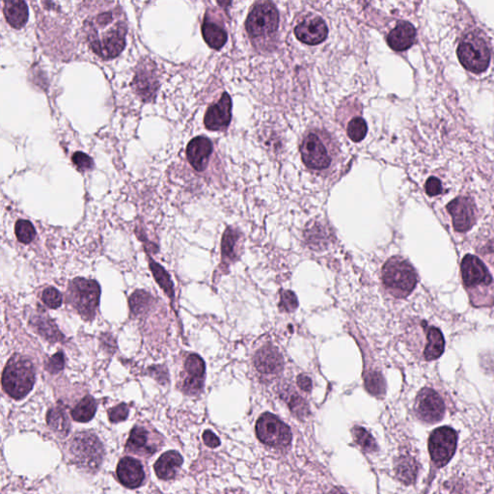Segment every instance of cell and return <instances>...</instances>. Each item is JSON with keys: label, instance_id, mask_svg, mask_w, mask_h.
<instances>
[{"label": "cell", "instance_id": "1", "mask_svg": "<svg viewBox=\"0 0 494 494\" xmlns=\"http://www.w3.org/2000/svg\"><path fill=\"white\" fill-rule=\"evenodd\" d=\"M84 30L90 48L103 59H113L125 48L128 24L118 5L89 16Z\"/></svg>", "mask_w": 494, "mask_h": 494}, {"label": "cell", "instance_id": "2", "mask_svg": "<svg viewBox=\"0 0 494 494\" xmlns=\"http://www.w3.org/2000/svg\"><path fill=\"white\" fill-rule=\"evenodd\" d=\"M35 368L28 357L12 355L2 374V388L15 400L26 398L35 384Z\"/></svg>", "mask_w": 494, "mask_h": 494}, {"label": "cell", "instance_id": "3", "mask_svg": "<svg viewBox=\"0 0 494 494\" xmlns=\"http://www.w3.org/2000/svg\"><path fill=\"white\" fill-rule=\"evenodd\" d=\"M383 282L392 296L403 298L415 289L417 274L406 260L398 256L392 257L383 267Z\"/></svg>", "mask_w": 494, "mask_h": 494}, {"label": "cell", "instance_id": "4", "mask_svg": "<svg viewBox=\"0 0 494 494\" xmlns=\"http://www.w3.org/2000/svg\"><path fill=\"white\" fill-rule=\"evenodd\" d=\"M101 287L95 280L77 277L70 282L67 289V303L84 321H92L99 307Z\"/></svg>", "mask_w": 494, "mask_h": 494}, {"label": "cell", "instance_id": "5", "mask_svg": "<svg viewBox=\"0 0 494 494\" xmlns=\"http://www.w3.org/2000/svg\"><path fill=\"white\" fill-rule=\"evenodd\" d=\"M70 450L75 464L85 471H98L103 462V444L91 433L82 432L75 435L70 442Z\"/></svg>", "mask_w": 494, "mask_h": 494}, {"label": "cell", "instance_id": "6", "mask_svg": "<svg viewBox=\"0 0 494 494\" xmlns=\"http://www.w3.org/2000/svg\"><path fill=\"white\" fill-rule=\"evenodd\" d=\"M457 57L466 70L479 74L490 66V48L478 33H469L459 43Z\"/></svg>", "mask_w": 494, "mask_h": 494}, {"label": "cell", "instance_id": "7", "mask_svg": "<svg viewBox=\"0 0 494 494\" xmlns=\"http://www.w3.org/2000/svg\"><path fill=\"white\" fill-rule=\"evenodd\" d=\"M462 278L464 287L472 298L486 294V291L493 289V277L485 264L474 255L467 254L461 265Z\"/></svg>", "mask_w": 494, "mask_h": 494}, {"label": "cell", "instance_id": "8", "mask_svg": "<svg viewBox=\"0 0 494 494\" xmlns=\"http://www.w3.org/2000/svg\"><path fill=\"white\" fill-rule=\"evenodd\" d=\"M164 444V437L150 426L135 425L126 443V452L142 457H151Z\"/></svg>", "mask_w": 494, "mask_h": 494}, {"label": "cell", "instance_id": "9", "mask_svg": "<svg viewBox=\"0 0 494 494\" xmlns=\"http://www.w3.org/2000/svg\"><path fill=\"white\" fill-rule=\"evenodd\" d=\"M279 15L276 7L271 2L257 4L247 19L245 28L253 38L271 35L277 30Z\"/></svg>", "mask_w": 494, "mask_h": 494}, {"label": "cell", "instance_id": "10", "mask_svg": "<svg viewBox=\"0 0 494 494\" xmlns=\"http://www.w3.org/2000/svg\"><path fill=\"white\" fill-rule=\"evenodd\" d=\"M258 439L264 444L275 448L288 446L292 440L291 429L272 413H264L257 421Z\"/></svg>", "mask_w": 494, "mask_h": 494}, {"label": "cell", "instance_id": "11", "mask_svg": "<svg viewBox=\"0 0 494 494\" xmlns=\"http://www.w3.org/2000/svg\"><path fill=\"white\" fill-rule=\"evenodd\" d=\"M457 444V434L452 428L441 427L435 430L430 435L429 452L435 466H446L456 453Z\"/></svg>", "mask_w": 494, "mask_h": 494}, {"label": "cell", "instance_id": "12", "mask_svg": "<svg viewBox=\"0 0 494 494\" xmlns=\"http://www.w3.org/2000/svg\"><path fill=\"white\" fill-rule=\"evenodd\" d=\"M133 89L143 102L154 101L160 88L157 65L149 58H143L136 67Z\"/></svg>", "mask_w": 494, "mask_h": 494}, {"label": "cell", "instance_id": "13", "mask_svg": "<svg viewBox=\"0 0 494 494\" xmlns=\"http://www.w3.org/2000/svg\"><path fill=\"white\" fill-rule=\"evenodd\" d=\"M184 372L178 384L180 390L187 396H196L203 390L206 365L198 354H191L184 361Z\"/></svg>", "mask_w": 494, "mask_h": 494}, {"label": "cell", "instance_id": "14", "mask_svg": "<svg viewBox=\"0 0 494 494\" xmlns=\"http://www.w3.org/2000/svg\"><path fill=\"white\" fill-rule=\"evenodd\" d=\"M415 412L423 422H439L445 415L444 401L434 389H422L416 398Z\"/></svg>", "mask_w": 494, "mask_h": 494}, {"label": "cell", "instance_id": "15", "mask_svg": "<svg viewBox=\"0 0 494 494\" xmlns=\"http://www.w3.org/2000/svg\"><path fill=\"white\" fill-rule=\"evenodd\" d=\"M301 153L304 164L310 169L323 170L330 165L331 159L327 148L315 133H310L304 138Z\"/></svg>", "mask_w": 494, "mask_h": 494}, {"label": "cell", "instance_id": "16", "mask_svg": "<svg viewBox=\"0 0 494 494\" xmlns=\"http://www.w3.org/2000/svg\"><path fill=\"white\" fill-rule=\"evenodd\" d=\"M447 210L452 216L453 225L457 232H467L476 222V205L469 197H457L448 204Z\"/></svg>", "mask_w": 494, "mask_h": 494}, {"label": "cell", "instance_id": "17", "mask_svg": "<svg viewBox=\"0 0 494 494\" xmlns=\"http://www.w3.org/2000/svg\"><path fill=\"white\" fill-rule=\"evenodd\" d=\"M117 478L126 488H140L145 481V471L142 464L131 457H124L120 459L116 469Z\"/></svg>", "mask_w": 494, "mask_h": 494}, {"label": "cell", "instance_id": "18", "mask_svg": "<svg viewBox=\"0 0 494 494\" xmlns=\"http://www.w3.org/2000/svg\"><path fill=\"white\" fill-rule=\"evenodd\" d=\"M294 35L309 46L319 45L327 38L328 29L323 19L310 17L294 28Z\"/></svg>", "mask_w": 494, "mask_h": 494}, {"label": "cell", "instance_id": "19", "mask_svg": "<svg viewBox=\"0 0 494 494\" xmlns=\"http://www.w3.org/2000/svg\"><path fill=\"white\" fill-rule=\"evenodd\" d=\"M232 117V101L227 93H224L220 101L207 111L204 124L208 130H223L230 124Z\"/></svg>", "mask_w": 494, "mask_h": 494}, {"label": "cell", "instance_id": "20", "mask_svg": "<svg viewBox=\"0 0 494 494\" xmlns=\"http://www.w3.org/2000/svg\"><path fill=\"white\" fill-rule=\"evenodd\" d=\"M283 357L272 345H266L258 350L254 357L257 371L267 376H274L283 370Z\"/></svg>", "mask_w": 494, "mask_h": 494}, {"label": "cell", "instance_id": "21", "mask_svg": "<svg viewBox=\"0 0 494 494\" xmlns=\"http://www.w3.org/2000/svg\"><path fill=\"white\" fill-rule=\"evenodd\" d=\"M211 153H213V143L205 136H198V137L192 140L187 145V160L191 167L198 172L204 171L208 167Z\"/></svg>", "mask_w": 494, "mask_h": 494}, {"label": "cell", "instance_id": "22", "mask_svg": "<svg viewBox=\"0 0 494 494\" xmlns=\"http://www.w3.org/2000/svg\"><path fill=\"white\" fill-rule=\"evenodd\" d=\"M416 30L408 21H400L387 36V44L396 52L408 50L415 42Z\"/></svg>", "mask_w": 494, "mask_h": 494}, {"label": "cell", "instance_id": "23", "mask_svg": "<svg viewBox=\"0 0 494 494\" xmlns=\"http://www.w3.org/2000/svg\"><path fill=\"white\" fill-rule=\"evenodd\" d=\"M184 462V459L179 452L167 451L164 453L155 462L154 469L155 475L160 480H172L177 476Z\"/></svg>", "mask_w": 494, "mask_h": 494}, {"label": "cell", "instance_id": "24", "mask_svg": "<svg viewBox=\"0 0 494 494\" xmlns=\"http://www.w3.org/2000/svg\"><path fill=\"white\" fill-rule=\"evenodd\" d=\"M422 325L426 332V345L423 357L428 361L437 359L444 352L445 341L442 332L439 328L429 327L426 323H422Z\"/></svg>", "mask_w": 494, "mask_h": 494}, {"label": "cell", "instance_id": "25", "mask_svg": "<svg viewBox=\"0 0 494 494\" xmlns=\"http://www.w3.org/2000/svg\"><path fill=\"white\" fill-rule=\"evenodd\" d=\"M29 325L48 342H62L65 340L64 334L58 330L55 321L48 318V316L46 317V316L34 315L30 318Z\"/></svg>", "mask_w": 494, "mask_h": 494}, {"label": "cell", "instance_id": "26", "mask_svg": "<svg viewBox=\"0 0 494 494\" xmlns=\"http://www.w3.org/2000/svg\"><path fill=\"white\" fill-rule=\"evenodd\" d=\"M3 13L12 28L21 29L28 21V6L24 1H5Z\"/></svg>", "mask_w": 494, "mask_h": 494}, {"label": "cell", "instance_id": "27", "mask_svg": "<svg viewBox=\"0 0 494 494\" xmlns=\"http://www.w3.org/2000/svg\"><path fill=\"white\" fill-rule=\"evenodd\" d=\"M240 243V234L237 230L228 228L224 233L221 253H222V265L228 266L235 262L238 258V245Z\"/></svg>", "mask_w": 494, "mask_h": 494}, {"label": "cell", "instance_id": "28", "mask_svg": "<svg viewBox=\"0 0 494 494\" xmlns=\"http://www.w3.org/2000/svg\"><path fill=\"white\" fill-rule=\"evenodd\" d=\"M204 40L213 50H220L227 42V33L220 26L205 19L202 24Z\"/></svg>", "mask_w": 494, "mask_h": 494}, {"label": "cell", "instance_id": "29", "mask_svg": "<svg viewBox=\"0 0 494 494\" xmlns=\"http://www.w3.org/2000/svg\"><path fill=\"white\" fill-rule=\"evenodd\" d=\"M47 422L50 429L59 437H65L69 435L70 423L63 406H57L48 410Z\"/></svg>", "mask_w": 494, "mask_h": 494}, {"label": "cell", "instance_id": "30", "mask_svg": "<svg viewBox=\"0 0 494 494\" xmlns=\"http://www.w3.org/2000/svg\"><path fill=\"white\" fill-rule=\"evenodd\" d=\"M396 475L399 480L406 485H410L417 476V462L412 457L403 455L397 459L395 464Z\"/></svg>", "mask_w": 494, "mask_h": 494}, {"label": "cell", "instance_id": "31", "mask_svg": "<svg viewBox=\"0 0 494 494\" xmlns=\"http://www.w3.org/2000/svg\"><path fill=\"white\" fill-rule=\"evenodd\" d=\"M97 401L93 397L85 396L70 411L73 419L79 423H87L93 419L97 411Z\"/></svg>", "mask_w": 494, "mask_h": 494}, {"label": "cell", "instance_id": "32", "mask_svg": "<svg viewBox=\"0 0 494 494\" xmlns=\"http://www.w3.org/2000/svg\"><path fill=\"white\" fill-rule=\"evenodd\" d=\"M149 267L155 279L157 280L158 284L160 285V288L164 289V293L167 294L168 298L171 299L173 303L175 298L174 285H173L169 274L165 271L164 267L160 266L159 263L154 261L150 256Z\"/></svg>", "mask_w": 494, "mask_h": 494}, {"label": "cell", "instance_id": "33", "mask_svg": "<svg viewBox=\"0 0 494 494\" xmlns=\"http://www.w3.org/2000/svg\"><path fill=\"white\" fill-rule=\"evenodd\" d=\"M365 387L372 395L381 397L386 393V381L379 372L369 371L364 374Z\"/></svg>", "mask_w": 494, "mask_h": 494}, {"label": "cell", "instance_id": "34", "mask_svg": "<svg viewBox=\"0 0 494 494\" xmlns=\"http://www.w3.org/2000/svg\"><path fill=\"white\" fill-rule=\"evenodd\" d=\"M152 301L153 298L147 292L141 291V289L135 292L129 299L131 312L135 316L146 312L152 304Z\"/></svg>", "mask_w": 494, "mask_h": 494}, {"label": "cell", "instance_id": "35", "mask_svg": "<svg viewBox=\"0 0 494 494\" xmlns=\"http://www.w3.org/2000/svg\"><path fill=\"white\" fill-rule=\"evenodd\" d=\"M352 435H354L355 442L365 451L374 452L378 450V444H377L376 440L372 437L368 430H365L364 428L354 427L352 429Z\"/></svg>", "mask_w": 494, "mask_h": 494}, {"label": "cell", "instance_id": "36", "mask_svg": "<svg viewBox=\"0 0 494 494\" xmlns=\"http://www.w3.org/2000/svg\"><path fill=\"white\" fill-rule=\"evenodd\" d=\"M15 233L19 243L28 245L36 237V230L33 224L28 220H19L15 225Z\"/></svg>", "mask_w": 494, "mask_h": 494}, {"label": "cell", "instance_id": "37", "mask_svg": "<svg viewBox=\"0 0 494 494\" xmlns=\"http://www.w3.org/2000/svg\"><path fill=\"white\" fill-rule=\"evenodd\" d=\"M367 124L363 119L357 117V118L352 119L350 122L349 126H348V135L350 140L354 141V142H359L364 140L365 136L367 135Z\"/></svg>", "mask_w": 494, "mask_h": 494}, {"label": "cell", "instance_id": "38", "mask_svg": "<svg viewBox=\"0 0 494 494\" xmlns=\"http://www.w3.org/2000/svg\"><path fill=\"white\" fill-rule=\"evenodd\" d=\"M42 301L47 307L57 309L62 304V294L55 287H48V288L44 289Z\"/></svg>", "mask_w": 494, "mask_h": 494}, {"label": "cell", "instance_id": "39", "mask_svg": "<svg viewBox=\"0 0 494 494\" xmlns=\"http://www.w3.org/2000/svg\"><path fill=\"white\" fill-rule=\"evenodd\" d=\"M320 228L321 227H314L312 230L310 231V233L306 236V238H307L306 242H307L308 245H310L311 247L318 248V249L319 248L322 249L323 247H327L328 243L327 234L323 232L322 229Z\"/></svg>", "mask_w": 494, "mask_h": 494}, {"label": "cell", "instance_id": "40", "mask_svg": "<svg viewBox=\"0 0 494 494\" xmlns=\"http://www.w3.org/2000/svg\"><path fill=\"white\" fill-rule=\"evenodd\" d=\"M280 309L285 312H294L298 308V301L296 294L292 291H282L280 298Z\"/></svg>", "mask_w": 494, "mask_h": 494}, {"label": "cell", "instance_id": "41", "mask_svg": "<svg viewBox=\"0 0 494 494\" xmlns=\"http://www.w3.org/2000/svg\"><path fill=\"white\" fill-rule=\"evenodd\" d=\"M65 366V355L63 352H58L57 354L53 355L45 362V369L48 373L55 374L60 373Z\"/></svg>", "mask_w": 494, "mask_h": 494}, {"label": "cell", "instance_id": "42", "mask_svg": "<svg viewBox=\"0 0 494 494\" xmlns=\"http://www.w3.org/2000/svg\"><path fill=\"white\" fill-rule=\"evenodd\" d=\"M130 413V408L126 403H122L120 405L114 406L108 411L109 421L111 423H120L128 418Z\"/></svg>", "mask_w": 494, "mask_h": 494}, {"label": "cell", "instance_id": "43", "mask_svg": "<svg viewBox=\"0 0 494 494\" xmlns=\"http://www.w3.org/2000/svg\"><path fill=\"white\" fill-rule=\"evenodd\" d=\"M72 160L75 167L82 172L88 171V170H91L94 167L93 160L88 155L82 152L75 153Z\"/></svg>", "mask_w": 494, "mask_h": 494}, {"label": "cell", "instance_id": "44", "mask_svg": "<svg viewBox=\"0 0 494 494\" xmlns=\"http://www.w3.org/2000/svg\"><path fill=\"white\" fill-rule=\"evenodd\" d=\"M288 403L289 408L298 416H304L308 412L307 403L301 396L296 395V394L289 396Z\"/></svg>", "mask_w": 494, "mask_h": 494}, {"label": "cell", "instance_id": "45", "mask_svg": "<svg viewBox=\"0 0 494 494\" xmlns=\"http://www.w3.org/2000/svg\"><path fill=\"white\" fill-rule=\"evenodd\" d=\"M426 192L429 196H437L442 192L441 182L435 177H430L426 182Z\"/></svg>", "mask_w": 494, "mask_h": 494}, {"label": "cell", "instance_id": "46", "mask_svg": "<svg viewBox=\"0 0 494 494\" xmlns=\"http://www.w3.org/2000/svg\"><path fill=\"white\" fill-rule=\"evenodd\" d=\"M203 440L207 446L210 448H216L220 445V439L211 430H207L204 432Z\"/></svg>", "mask_w": 494, "mask_h": 494}, {"label": "cell", "instance_id": "47", "mask_svg": "<svg viewBox=\"0 0 494 494\" xmlns=\"http://www.w3.org/2000/svg\"><path fill=\"white\" fill-rule=\"evenodd\" d=\"M296 381L299 388L303 389V391L310 392L312 389V381L305 374H299Z\"/></svg>", "mask_w": 494, "mask_h": 494}, {"label": "cell", "instance_id": "48", "mask_svg": "<svg viewBox=\"0 0 494 494\" xmlns=\"http://www.w3.org/2000/svg\"><path fill=\"white\" fill-rule=\"evenodd\" d=\"M331 494H347V493L343 491L342 488H336L332 491V493Z\"/></svg>", "mask_w": 494, "mask_h": 494}]
</instances>
